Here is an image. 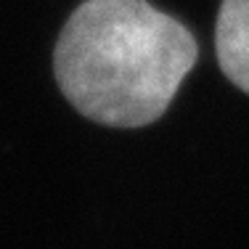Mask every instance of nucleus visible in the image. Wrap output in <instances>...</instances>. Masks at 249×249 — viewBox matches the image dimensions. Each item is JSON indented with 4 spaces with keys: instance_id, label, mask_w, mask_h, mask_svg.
I'll list each match as a JSON object with an SVG mask.
<instances>
[{
    "instance_id": "nucleus-1",
    "label": "nucleus",
    "mask_w": 249,
    "mask_h": 249,
    "mask_svg": "<svg viewBox=\"0 0 249 249\" xmlns=\"http://www.w3.org/2000/svg\"><path fill=\"white\" fill-rule=\"evenodd\" d=\"M196 56L194 35L146 0H85L61 29L53 72L88 120L143 127L167 111Z\"/></svg>"
},
{
    "instance_id": "nucleus-2",
    "label": "nucleus",
    "mask_w": 249,
    "mask_h": 249,
    "mask_svg": "<svg viewBox=\"0 0 249 249\" xmlns=\"http://www.w3.org/2000/svg\"><path fill=\"white\" fill-rule=\"evenodd\" d=\"M215 48L223 74L249 93V0H223Z\"/></svg>"
}]
</instances>
